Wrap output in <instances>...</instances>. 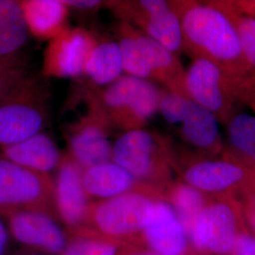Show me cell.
Here are the masks:
<instances>
[{
	"label": "cell",
	"instance_id": "cell-1",
	"mask_svg": "<svg viewBox=\"0 0 255 255\" xmlns=\"http://www.w3.org/2000/svg\"><path fill=\"white\" fill-rule=\"evenodd\" d=\"M170 5L181 22L182 46L196 58L214 62L228 78L251 68L242 54L236 28L223 9L206 4Z\"/></svg>",
	"mask_w": 255,
	"mask_h": 255
},
{
	"label": "cell",
	"instance_id": "cell-2",
	"mask_svg": "<svg viewBox=\"0 0 255 255\" xmlns=\"http://www.w3.org/2000/svg\"><path fill=\"white\" fill-rule=\"evenodd\" d=\"M159 189L140 184L118 197L91 202L82 228L88 233L130 245L142 238Z\"/></svg>",
	"mask_w": 255,
	"mask_h": 255
},
{
	"label": "cell",
	"instance_id": "cell-3",
	"mask_svg": "<svg viewBox=\"0 0 255 255\" xmlns=\"http://www.w3.org/2000/svg\"><path fill=\"white\" fill-rule=\"evenodd\" d=\"M118 27V44L125 74L161 82L166 90L185 96V70L176 54L128 23L121 22Z\"/></svg>",
	"mask_w": 255,
	"mask_h": 255
},
{
	"label": "cell",
	"instance_id": "cell-4",
	"mask_svg": "<svg viewBox=\"0 0 255 255\" xmlns=\"http://www.w3.org/2000/svg\"><path fill=\"white\" fill-rule=\"evenodd\" d=\"M45 80L42 75H28L0 102V148L41 132L50 98Z\"/></svg>",
	"mask_w": 255,
	"mask_h": 255
},
{
	"label": "cell",
	"instance_id": "cell-5",
	"mask_svg": "<svg viewBox=\"0 0 255 255\" xmlns=\"http://www.w3.org/2000/svg\"><path fill=\"white\" fill-rule=\"evenodd\" d=\"M111 127L141 129L159 109L162 91L154 83L128 75L91 92Z\"/></svg>",
	"mask_w": 255,
	"mask_h": 255
},
{
	"label": "cell",
	"instance_id": "cell-6",
	"mask_svg": "<svg viewBox=\"0 0 255 255\" xmlns=\"http://www.w3.org/2000/svg\"><path fill=\"white\" fill-rule=\"evenodd\" d=\"M112 161L137 182L158 189L170 176L172 155L162 137L141 128L125 131L116 140Z\"/></svg>",
	"mask_w": 255,
	"mask_h": 255
},
{
	"label": "cell",
	"instance_id": "cell-7",
	"mask_svg": "<svg viewBox=\"0 0 255 255\" xmlns=\"http://www.w3.org/2000/svg\"><path fill=\"white\" fill-rule=\"evenodd\" d=\"M17 211H35L51 216L55 210L54 182L15 164L0 152V216Z\"/></svg>",
	"mask_w": 255,
	"mask_h": 255
},
{
	"label": "cell",
	"instance_id": "cell-8",
	"mask_svg": "<svg viewBox=\"0 0 255 255\" xmlns=\"http://www.w3.org/2000/svg\"><path fill=\"white\" fill-rule=\"evenodd\" d=\"M240 204L223 197L208 201L189 237V243L200 253L230 255L241 230Z\"/></svg>",
	"mask_w": 255,
	"mask_h": 255
},
{
	"label": "cell",
	"instance_id": "cell-9",
	"mask_svg": "<svg viewBox=\"0 0 255 255\" xmlns=\"http://www.w3.org/2000/svg\"><path fill=\"white\" fill-rule=\"evenodd\" d=\"M109 6L121 22L142 30L176 54L182 47L181 22L169 2L163 0L111 1Z\"/></svg>",
	"mask_w": 255,
	"mask_h": 255
},
{
	"label": "cell",
	"instance_id": "cell-10",
	"mask_svg": "<svg viewBox=\"0 0 255 255\" xmlns=\"http://www.w3.org/2000/svg\"><path fill=\"white\" fill-rule=\"evenodd\" d=\"M88 112L73 123L68 130L69 152L83 169L112 161L113 144L110 142L111 128L100 106L88 93Z\"/></svg>",
	"mask_w": 255,
	"mask_h": 255
},
{
	"label": "cell",
	"instance_id": "cell-11",
	"mask_svg": "<svg viewBox=\"0 0 255 255\" xmlns=\"http://www.w3.org/2000/svg\"><path fill=\"white\" fill-rule=\"evenodd\" d=\"M99 40L83 27H68L51 39L44 52L42 76L78 78L84 75L86 64Z\"/></svg>",
	"mask_w": 255,
	"mask_h": 255
},
{
	"label": "cell",
	"instance_id": "cell-12",
	"mask_svg": "<svg viewBox=\"0 0 255 255\" xmlns=\"http://www.w3.org/2000/svg\"><path fill=\"white\" fill-rule=\"evenodd\" d=\"M218 64L197 57L185 71L184 95L224 121L231 113L230 81Z\"/></svg>",
	"mask_w": 255,
	"mask_h": 255
},
{
	"label": "cell",
	"instance_id": "cell-13",
	"mask_svg": "<svg viewBox=\"0 0 255 255\" xmlns=\"http://www.w3.org/2000/svg\"><path fill=\"white\" fill-rule=\"evenodd\" d=\"M183 182L204 195L243 193L255 187V174L242 163L207 160L190 164L182 172Z\"/></svg>",
	"mask_w": 255,
	"mask_h": 255
},
{
	"label": "cell",
	"instance_id": "cell-14",
	"mask_svg": "<svg viewBox=\"0 0 255 255\" xmlns=\"http://www.w3.org/2000/svg\"><path fill=\"white\" fill-rule=\"evenodd\" d=\"M82 173L83 168L67 153L63 156L54 182L56 213L73 231L83 226L91 204L83 186Z\"/></svg>",
	"mask_w": 255,
	"mask_h": 255
},
{
	"label": "cell",
	"instance_id": "cell-15",
	"mask_svg": "<svg viewBox=\"0 0 255 255\" xmlns=\"http://www.w3.org/2000/svg\"><path fill=\"white\" fill-rule=\"evenodd\" d=\"M12 238L24 246L60 255L67 244V238L53 218L35 211H17L4 216Z\"/></svg>",
	"mask_w": 255,
	"mask_h": 255
},
{
	"label": "cell",
	"instance_id": "cell-16",
	"mask_svg": "<svg viewBox=\"0 0 255 255\" xmlns=\"http://www.w3.org/2000/svg\"><path fill=\"white\" fill-rule=\"evenodd\" d=\"M143 240L156 255H188L187 235L173 208L163 197L155 200L143 231Z\"/></svg>",
	"mask_w": 255,
	"mask_h": 255
},
{
	"label": "cell",
	"instance_id": "cell-17",
	"mask_svg": "<svg viewBox=\"0 0 255 255\" xmlns=\"http://www.w3.org/2000/svg\"><path fill=\"white\" fill-rule=\"evenodd\" d=\"M173 125H181V135L191 146L209 151L221 148L219 119L188 98L183 101Z\"/></svg>",
	"mask_w": 255,
	"mask_h": 255
},
{
	"label": "cell",
	"instance_id": "cell-18",
	"mask_svg": "<svg viewBox=\"0 0 255 255\" xmlns=\"http://www.w3.org/2000/svg\"><path fill=\"white\" fill-rule=\"evenodd\" d=\"M0 150L15 164L44 174L58 168L64 156L52 138L43 132L12 146L0 148Z\"/></svg>",
	"mask_w": 255,
	"mask_h": 255
},
{
	"label": "cell",
	"instance_id": "cell-19",
	"mask_svg": "<svg viewBox=\"0 0 255 255\" xmlns=\"http://www.w3.org/2000/svg\"><path fill=\"white\" fill-rule=\"evenodd\" d=\"M28 32L42 40H51L64 31L69 8L64 0L19 1Z\"/></svg>",
	"mask_w": 255,
	"mask_h": 255
},
{
	"label": "cell",
	"instance_id": "cell-20",
	"mask_svg": "<svg viewBox=\"0 0 255 255\" xmlns=\"http://www.w3.org/2000/svg\"><path fill=\"white\" fill-rule=\"evenodd\" d=\"M82 182L87 195L101 201L118 197L142 184L113 161L83 169Z\"/></svg>",
	"mask_w": 255,
	"mask_h": 255
},
{
	"label": "cell",
	"instance_id": "cell-21",
	"mask_svg": "<svg viewBox=\"0 0 255 255\" xmlns=\"http://www.w3.org/2000/svg\"><path fill=\"white\" fill-rule=\"evenodd\" d=\"M28 34L19 1L0 0V59L18 54Z\"/></svg>",
	"mask_w": 255,
	"mask_h": 255
},
{
	"label": "cell",
	"instance_id": "cell-22",
	"mask_svg": "<svg viewBox=\"0 0 255 255\" xmlns=\"http://www.w3.org/2000/svg\"><path fill=\"white\" fill-rule=\"evenodd\" d=\"M123 70L118 42L99 41L86 64L84 75L99 86H106L119 79Z\"/></svg>",
	"mask_w": 255,
	"mask_h": 255
},
{
	"label": "cell",
	"instance_id": "cell-23",
	"mask_svg": "<svg viewBox=\"0 0 255 255\" xmlns=\"http://www.w3.org/2000/svg\"><path fill=\"white\" fill-rule=\"evenodd\" d=\"M163 198L173 208L189 240L196 221L208 201L206 195L184 182H177L168 186Z\"/></svg>",
	"mask_w": 255,
	"mask_h": 255
},
{
	"label": "cell",
	"instance_id": "cell-24",
	"mask_svg": "<svg viewBox=\"0 0 255 255\" xmlns=\"http://www.w3.org/2000/svg\"><path fill=\"white\" fill-rule=\"evenodd\" d=\"M67 241L61 255H121L131 245L111 240L83 230Z\"/></svg>",
	"mask_w": 255,
	"mask_h": 255
},
{
	"label": "cell",
	"instance_id": "cell-25",
	"mask_svg": "<svg viewBox=\"0 0 255 255\" xmlns=\"http://www.w3.org/2000/svg\"><path fill=\"white\" fill-rule=\"evenodd\" d=\"M230 143L237 154L244 159L255 146V117L242 113L229 120Z\"/></svg>",
	"mask_w": 255,
	"mask_h": 255
},
{
	"label": "cell",
	"instance_id": "cell-26",
	"mask_svg": "<svg viewBox=\"0 0 255 255\" xmlns=\"http://www.w3.org/2000/svg\"><path fill=\"white\" fill-rule=\"evenodd\" d=\"M236 28L241 51L247 64L255 68V17L233 14L223 9Z\"/></svg>",
	"mask_w": 255,
	"mask_h": 255
},
{
	"label": "cell",
	"instance_id": "cell-27",
	"mask_svg": "<svg viewBox=\"0 0 255 255\" xmlns=\"http://www.w3.org/2000/svg\"><path fill=\"white\" fill-rule=\"evenodd\" d=\"M27 64L24 58L17 64L0 70V102L13 90L19 83L23 82L27 76Z\"/></svg>",
	"mask_w": 255,
	"mask_h": 255
},
{
	"label": "cell",
	"instance_id": "cell-28",
	"mask_svg": "<svg viewBox=\"0 0 255 255\" xmlns=\"http://www.w3.org/2000/svg\"><path fill=\"white\" fill-rule=\"evenodd\" d=\"M239 204L242 217L246 219L248 226L255 233V187L244 192Z\"/></svg>",
	"mask_w": 255,
	"mask_h": 255
},
{
	"label": "cell",
	"instance_id": "cell-29",
	"mask_svg": "<svg viewBox=\"0 0 255 255\" xmlns=\"http://www.w3.org/2000/svg\"><path fill=\"white\" fill-rule=\"evenodd\" d=\"M230 255H255V237L241 232Z\"/></svg>",
	"mask_w": 255,
	"mask_h": 255
},
{
	"label": "cell",
	"instance_id": "cell-30",
	"mask_svg": "<svg viewBox=\"0 0 255 255\" xmlns=\"http://www.w3.org/2000/svg\"><path fill=\"white\" fill-rule=\"evenodd\" d=\"M68 8L77 9H94L100 7L102 2L98 0H64Z\"/></svg>",
	"mask_w": 255,
	"mask_h": 255
},
{
	"label": "cell",
	"instance_id": "cell-31",
	"mask_svg": "<svg viewBox=\"0 0 255 255\" xmlns=\"http://www.w3.org/2000/svg\"><path fill=\"white\" fill-rule=\"evenodd\" d=\"M9 233L7 225L0 218V255H7L9 248Z\"/></svg>",
	"mask_w": 255,
	"mask_h": 255
},
{
	"label": "cell",
	"instance_id": "cell-32",
	"mask_svg": "<svg viewBox=\"0 0 255 255\" xmlns=\"http://www.w3.org/2000/svg\"><path fill=\"white\" fill-rule=\"evenodd\" d=\"M24 59L23 56L21 55L16 54L14 56H11L9 58H5V59H0V70L1 69H4V68H7L9 66H11L13 64H17L20 61H22Z\"/></svg>",
	"mask_w": 255,
	"mask_h": 255
},
{
	"label": "cell",
	"instance_id": "cell-33",
	"mask_svg": "<svg viewBox=\"0 0 255 255\" xmlns=\"http://www.w3.org/2000/svg\"><path fill=\"white\" fill-rule=\"evenodd\" d=\"M132 246H129L126 251H124L121 255H156L150 250H139V249H134L131 248Z\"/></svg>",
	"mask_w": 255,
	"mask_h": 255
},
{
	"label": "cell",
	"instance_id": "cell-34",
	"mask_svg": "<svg viewBox=\"0 0 255 255\" xmlns=\"http://www.w3.org/2000/svg\"><path fill=\"white\" fill-rule=\"evenodd\" d=\"M244 162H248V167L252 170V171H255V146L254 149L247 155L244 159H242Z\"/></svg>",
	"mask_w": 255,
	"mask_h": 255
},
{
	"label": "cell",
	"instance_id": "cell-35",
	"mask_svg": "<svg viewBox=\"0 0 255 255\" xmlns=\"http://www.w3.org/2000/svg\"></svg>",
	"mask_w": 255,
	"mask_h": 255
}]
</instances>
